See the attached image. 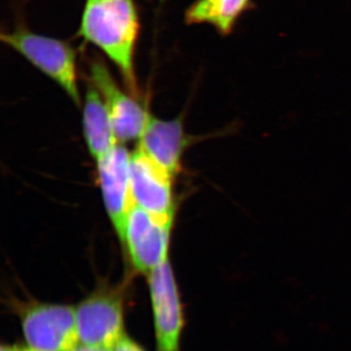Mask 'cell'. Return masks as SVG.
<instances>
[{"instance_id":"11","label":"cell","mask_w":351,"mask_h":351,"mask_svg":"<svg viewBox=\"0 0 351 351\" xmlns=\"http://www.w3.org/2000/svg\"><path fill=\"white\" fill-rule=\"evenodd\" d=\"M83 129L88 149L95 160L119 144L107 106L90 80L87 82L83 108Z\"/></svg>"},{"instance_id":"10","label":"cell","mask_w":351,"mask_h":351,"mask_svg":"<svg viewBox=\"0 0 351 351\" xmlns=\"http://www.w3.org/2000/svg\"><path fill=\"white\" fill-rule=\"evenodd\" d=\"M188 145L181 120H161L151 117L138 147L173 176L181 171L182 156Z\"/></svg>"},{"instance_id":"2","label":"cell","mask_w":351,"mask_h":351,"mask_svg":"<svg viewBox=\"0 0 351 351\" xmlns=\"http://www.w3.org/2000/svg\"><path fill=\"white\" fill-rule=\"evenodd\" d=\"M1 41L12 48L57 83L76 105L80 106L76 69V51L60 39L34 34L24 27L2 32Z\"/></svg>"},{"instance_id":"5","label":"cell","mask_w":351,"mask_h":351,"mask_svg":"<svg viewBox=\"0 0 351 351\" xmlns=\"http://www.w3.org/2000/svg\"><path fill=\"white\" fill-rule=\"evenodd\" d=\"M173 221L174 219L154 216L142 208H132L120 241L136 271L147 276L169 258Z\"/></svg>"},{"instance_id":"1","label":"cell","mask_w":351,"mask_h":351,"mask_svg":"<svg viewBox=\"0 0 351 351\" xmlns=\"http://www.w3.org/2000/svg\"><path fill=\"white\" fill-rule=\"evenodd\" d=\"M138 34L135 0H85L77 34L117 66L132 95L138 94L135 51Z\"/></svg>"},{"instance_id":"15","label":"cell","mask_w":351,"mask_h":351,"mask_svg":"<svg viewBox=\"0 0 351 351\" xmlns=\"http://www.w3.org/2000/svg\"><path fill=\"white\" fill-rule=\"evenodd\" d=\"M15 351H36L32 350V348H27V346H25V348H19V346H15Z\"/></svg>"},{"instance_id":"3","label":"cell","mask_w":351,"mask_h":351,"mask_svg":"<svg viewBox=\"0 0 351 351\" xmlns=\"http://www.w3.org/2000/svg\"><path fill=\"white\" fill-rule=\"evenodd\" d=\"M80 345L113 350L125 336L123 290L100 288L75 307Z\"/></svg>"},{"instance_id":"4","label":"cell","mask_w":351,"mask_h":351,"mask_svg":"<svg viewBox=\"0 0 351 351\" xmlns=\"http://www.w3.org/2000/svg\"><path fill=\"white\" fill-rule=\"evenodd\" d=\"M27 348L36 351H73L80 345L75 307L31 302L20 311Z\"/></svg>"},{"instance_id":"7","label":"cell","mask_w":351,"mask_h":351,"mask_svg":"<svg viewBox=\"0 0 351 351\" xmlns=\"http://www.w3.org/2000/svg\"><path fill=\"white\" fill-rule=\"evenodd\" d=\"M90 80L100 92L120 143L140 140L152 115L117 85L108 66L99 58L90 61Z\"/></svg>"},{"instance_id":"8","label":"cell","mask_w":351,"mask_h":351,"mask_svg":"<svg viewBox=\"0 0 351 351\" xmlns=\"http://www.w3.org/2000/svg\"><path fill=\"white\" fill-rule=\"evenodd\" d=\"M173 178L141 147L131 154V189L135 206L160 218L174 219Z\"/></svg>"},{"instance_id":"9","label":"cell","mask_w":351,"mask_h":351,"mask_svg":"<svg viewBox=\"0 0 351 351\" xmlns=\"http://www.w3.org/2000/svg\"><path fill=\"white\" fill-rule=\"evenodd\" d=\"M131 154L117 144L97 161L104 204L119 239L125 226L127 217L135 206L130 180Z\"/></svg>"},{"instance_id":"12","label":"cell","mask_w":351,"mask_h":351,"mask_svg":"<svg viewBox=\"0 0 351 351\" xmlns=\"http://www.w3.org/2000/svg\"><path fill=\"white\" fill-rule=\"evenodd\" d=\"M253 8V0H196L186 10V22L210 25L221 36H230L241 16Z\"/></svg>"},{"instance_id":"14","label":"cell","mask_w":351,"mask_h":351,"mask_svg":"<svg viewBox=\"0 0 351 351\" xmlns=\"http://www.w3.org/2000/svg\"><path fill=\"white\" fill-rule=\"evenodd\" d=\"M73 351H113L112 350H108V348H94V346H88L80 345L77 348H75Z\"/></svg>"},{"instance_id":"13","label":"cell","mask_w":351,"mask_h":351,"mask_svg":"<svg viewBox=\"0 0 351 351\" xmlns=\"http://www.w3.org/2000/svg\"><path fill=\"white\" fill-rule=\"evenodd\" d=\"M113 351H145L138 343H136L134 339H132L130 337H123L117 345L114 346Z\"/></svg>"},{"instance_id":"6","label":"cell","mask_w":351,"mask_h":351,"mask_svg":"<svg viewBox=\"0 0 351 351\" xmlns=\"http://www.w3.org/2000/svg\"><path fill=\"white\" fill-rule=\"evenodd\" d=\"M156 351H181L184 311L169 258L147 274Z\"/></svg>"}]
</instances>
